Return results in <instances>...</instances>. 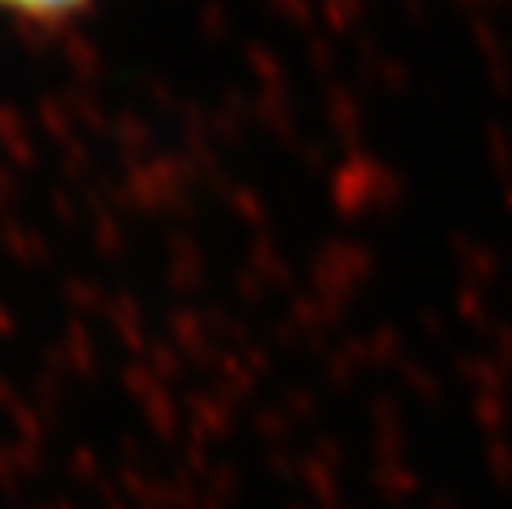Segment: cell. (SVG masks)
Wrapping results in <instances>:
<instances>
[{
	"instance_id": "1",
	"label": "cell",
	"mask_w": 512,
	"mask_h": 509,
	"mask_svg": "<svg viewBox=\"0 0 512 509\" xmlns=\"http://www.w3.org/2000/svg\"><path fill=\"white\" fill-rule=\"evenodd\" d=\"M90 7L93 0H0L4 14L24 20L30 27H47V30L73 24Z\"/></svg>"
}]
</instances>
